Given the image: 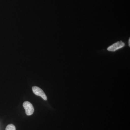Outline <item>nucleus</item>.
I'll use <instances>...</instances> for the list:
<instances>
[{"mask_svg":"<svg viewBox=\"0 0 130 130\" xmlns=\"http://www.w3.org/2000/svg\"><path fill=\"white\" fill-rule=\"evenodd\" d=\"M23 106L25 110L26 114L28 116H30L33 113L34 108L31 103L28 101L25 102Z\"/></svg>","mask_w":130,"mask_h":130,"instance_id":"f257e3e1","label":"nucleus"},{"mask_svg":"<svg viewBox=\"0 0 130 130\" xmlns=\"http://www.w3.org/2000/svg\"><path fill=\"white\" fill-rule=\"evenodd\" d=\"M125 46V44L122 41H120L117 42L108 47L107 48V50L109 51L114 52L124 47Z\"/></svg>","mask_w":130,"mask_h":130,"instance_id":"f03ea898","label":"nucleus"},{"mask_svg":"<svg viewBox=\"0 0 130 130\" xmlns=\"http://www.w3.org/2000/svg\"><path fill=\"white\" fill-rule=\"evenodd\" d=\"M130 38H129V41H128V44H129V46H130Z\"/></svg>","mask_w":130,"mask_h":130,"instance_id":"39448f33","label":"nucleus"},{"mask_svg":"<svg viewBox=\"0 0 130 130\" xmlns=\"http://www.w3.org/2000/svg\"><path fill=\"white\" fill-rule=\"evenodd\" d=\"M32 91L36 95L41 96L43 100L47 101V97L44 91L40 88L35 86L32 87Z\"/></svg>","mask_w":130,"mask_h":130,"instance_id":"7ed1b4c3","label":"nucleus"},{"mask_svg":"<svg viewBox=\"0 0 130 130\" xmlns=\"http://www.w3.org/2000/svg\"><path fill=\"white\" fill-rule=\"evenodd\" d=\"M6 130H16L15 126L12 124H10L7 126Z\"/></svg>","mask_w":130,"mask_h":130,"instance_id":"20e7f679","label":"nucleus"}]
</instances>
